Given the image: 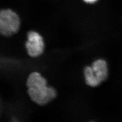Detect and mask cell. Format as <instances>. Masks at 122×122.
<instances>
[{"label": "cell", "mask_w": 122, "mask_h": 122, "mask_svg": "<svg viewBox=\"0 0 122 122\" xmlns=\"http://www.w3.org/2000/svg\"><path fill=\"white\" fill-rule=\"evenodd\" d=\"M20 19L11 9H3L0 12V32L5 36H10L17 32L20 27Z\"/></svg>", "instance_id": "obj_2"}, {"label": "cell", "mask_w": 122, "mask_h": 122, "mask_svg": "<svg viewBox=\"0 0 122 122\" xmlns=\"http://www.w3.org/2000/svg\"><path fill=\"white\" fill-rule=\"evenodd\" d=\"M26 84L31 100L39 105H47L57 96L55 88L48 86L46 79L39 72L31 73L27 79Z\"/></svg>", "instance_id": "obj_1"}, {"label": "cell", "mask_w": 122, "mask_h": 122, "mask_svg": "<svg viewBox=\"0 0 122 122\" xmlns=\"http://www.w3.org/2000/svg\"><path fill=\"white\" fill-rule=\"evenodd\" d=\"M91 67L93 75L100 83L107 78L108 68L105 60L99 59L94 61Z\"/></svg>", "instance_id": "obj_4"}, {"label": "cell", "mask_w": 122, "mask_h": 122, "mask_svg": "<svg viewBox=\"0 0 122 122\" xmlns=\"http://www.w3.org/2000/svg\"><path fill=\"white\" fill-rule=\"evenodd\" d=\"M83 0L86 3H89V4H92L96 2L98 0Z\"/></svg>", "instance_id": "obj_6"}, {"label": "cell", "mask_w": 122, "mask_h": 122, "mask_svg": "<svg viewBox=\"0 0 122 122\" xmlns=\"http://www.w3.org/2000/svg\"><path fill=\"white\" fill-rule=\"evenodd\" d=\"M84 75L86 83L91 87H96L101 83L93 75L91 66H86L84 69Z\"/></svg>", "instance_id": "obj_5"}, {"label": "cell", "mask_w": 122, "mask_h": 122, "mask_svg": "<svg viewBox=\"0 0 122 122\" xmlns=\"http://www.w3.org/2000/svg\"><path fill=\"white\" fill-rule=\"evenodd\" d=\"M25 48L28 55L36 57L41 55L44 52V44L41 35L34 31H30L27 34Z\"/></svg>", "instance_id": "obj_3"}]
</instances>
